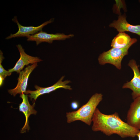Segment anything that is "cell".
Masks as SVG:
<instances>
[{
	"mask_svg": "<svg viewBox=\"0 0 140 140\" xmlns=\"http://www.w3.org/2000/svg\"><path fill=\"white\" fill-rule=\"evenodd\" d=\"M92 121L93 124L92 129L93 131H101L108 136L116 134L122 138L134 137L140 131L123 121L116 112L112 114H105L97 108Z\"/></svg>",
	"mask_w": 140,
	"mask_h": 140,
	"instance_id": "cell-1",
	"label": "cell"
},
{
	"mask_svg": "<svg viewBox=\"0 0 140 140\" xmlns=\"http://www.w3.org/2000/svg\"><path fill=\"white\" fill-rule=\"evenodd\" d=\"M101 93H95L88 102L76 111L66 113L67 123H70L76 121H81L90 125L94 113L97 107L103 99Z\"/></svg>",
	"mask_w": 140,
	"mask_h": 140,
	"instance_id": "cell-2",
	"label": "cell"
},
{
	"mask_svg": "<svg viewBox=\"0 0 140 140\" xmlns=\"http://www.w3.org/2000/svg\"><path fill=\"white\" fill-rule=\"evenodd\" d=\"M132 45L130 44L122 48L112 47L109 50L103 52L98 57L99 64L101 65L110 64L121 69L122 60L124 57L128 54V50Z\"/></svg>",
	"mask_w": 140,
	"mask_h": 140,
	"instance_id": "cell-3",
	"label": "cell"
},
{
	"mask_svg": "<svg viewBox=\"0 0 140 140\" xmlns=\"http://www.w3.org/2000/svg\"><path fill=\"white\" fill-rule=\"evenodd\" d=\"M65 76H62L60 79L55 84L52 86L47 87H40L37 85H35L34 87L36 90H27L24 94L29 95L28 96L31 100L33 99L35 101L37 98L40 95L44 94L49 93L59 88H63L66 89L72 90V88L71 86L67 84L71 82L69 80L64 81Z\"/></svg>",
	"mask_w": 140,
	"mask_h": 140,
	"instance_id": "cell-4",
	"label": "cell"
},
{
	"mask_svg": "<svg viewBox=\"0 0 140 140\" xmlns=\"http://www.w3.org/2000/svg\"><path fill=\"white\" fill-rule=\"evenodd\" d=\"M128 65L133 71L134 76L131 81L123 85L122 88L131 89L132 91L131 93L132 98L134 100L140 96V72L139 66L134 60H130Z\"/></svg>",
	"mask_w": 140,
	"mask_h": 140,
	"instance_id": "cell-5",
	"label": "cell"
},
{
	"mask_svg": "<svg viewBox=\"0 0 140 140\" xmlns=\"http://www.w3.org/2000/svg\"><path fill=\"white\" fill-rule=\"evenodd\" d=\"M54 18H52L36 27L34 26H24L21 25L18 22L16 16H14L12 20L16 23L17 25L18 30L15 33L11 34L7 37L5 39H8L13 38L20 37H26L34 34L38 32L42 31L43 28L48 24L53 22Z\"/></svg>",
	"mask_w": 140,
	"mask_h": 140,
	"instance_id": "cell-6",
	"label": "cell"
},
{
	"mask_svg": "<svg viewBox=\"0 0 140 140\" xmlns=\"http://www.w3.org/2000/svg\"><path fill=\"white\" fill-rule=\"evenodd\" d=\"M74 36L73 34L66 35L63 33L49 34L42 31L26 37L27 41H34L37 45L43 42L51 44L53 41L64 40L72 38Z\"/></svg>",
	"mask_w": 140,
	"mask_h": 140,
	"instance_id": "cell-7",
	"label": "cell"
},
{
	"mask_svg": "<svg viewBox=\"0 0 140 140\" xmlns=\"http://www.w3.org/2000/svg\"><path fill=\"white\" fill-rule=\"evenodd\" d=\"M37 66V63H34L28 65L24 70L20 71L17 79L18 82L17 86L13 89L9 90L8 93L14 96L18 94H21L24 93L26 91L29 76Z\"/></svg>",
	"mask_w": 140,
	"mask_h": 140,
	"instance_id": "cell-8",
	"label": "cell"
},
{
	"mask_svg": "<svg viewBox=\"0 0 140 140\" xmlns=\"http://www.w3.org/2000/svg\"><path fill=\"white\" fill-rule=\"evenodd\" d=\"M127 112V123L130 126L140 130V96L134 100Z\"/></svg>",
	"mask_w": 140,
	"mask_h": 140,
	"instance_id": "cell-9",
	"label": "cell"
},
{
	"mask_svg": "<svg viewBox=\"0 0 140 140\" xmlns=\"http://www.w3.org/2000/svg\"><path fill=\"white\" fill-rule=\"evenodd\" d=\"M16 46L19 52L20 57L14 67L9 69L10 72H15L19 73L22 70L25 66H27L30 64L37 63L42 61L37 57L32 56L26 53L24 49L20 44L17 45Z\"/></svg>",
	"mask_w": 140,
	"mask_h": 140,
	"instance_id": "cell-10",
	"label": "cell"
},
{
	"mask_svg": "<svg viewBox=\"0 0 140 140\" xmlns=\"http://www.w3.org/2000/svg\"><path fill=\"white\" fill-rule=\"evenodd\" d=\"M125 14L119 15L118 19L113 21L109 24V26L116 29L119 33L129 32L140 36V25H132L127 22Z\"/></svg>",
	"mask_w": 140,
	"mask_h": 140,
	"instance_id": "cell-11",
	"label": "cell"
},
{
	"mask_svg": "<svg viewBox=\"0 0 140 140\" xmlns=\"http://www.w3.org/2000/svg\"><path fill=\"white\" fill-rule=\"evenodd\" d=\"M20 97L22 98V101L19 104V110L23 113L25 117V124L20 131L21 133H23L25 132L26 130L28 131L30 129L29 125V117L31 114L36 115L37 111L34 108L35 103H34L32 105L30 104L27 94L25 95L24 93L22 94H20Z\"/></svg>",
	"mask_w": 140,
	"mask_h": 140,
	"instance_id": "cell-12",
	"label": "cell"
},
{
	"mask_svg": "<svg viewBox=\"0 0 140 140\" xmlns=\"http://www.w3.org/2000/svg\"><path fill=\"white\" fill-rule=\"evenodd\" d=\"M137 40L131 38L125 32H119L113 39L111 44L112 47L122 48L136 43Z\"/></svg>",
	"mask_w": 140,
	"mask_h": 140,
	"instance_id": "cell-13",
	"label": "cell"
},
{
	"mask_svg": "<svg viewBox=\"0 0 140 140\" xmlns=\"http://www.w3.org/2000/svg\"><path fill=\"white\" fill-rule=\"evenodd\" d=\"M116 3L114 5L113 11L116 14L119 15H121L120 10L123 8L124 10H126L125 3L124 1L122 0H115Z\"/></svg>",
	"mask_w": 140,
	"mask_h": 140,
	"instance_id": "cell-14",
	"label": "cell"
},
{
	"mask_svg": "<svg viewBox=\"0 0 140 140\" xmlns=\"http://www.w3.org/2000/svg\"><path fill=\"white\" fill-rule=\"evenodd\" d=\"M4 59L2 52L0 51V76L3 77L5 79L7 76H10L11 73L9 71H6L5 69L2 65V63Z\"/></svg>",
	"mask_w": 140,
	"mask_h": 140,
	"instance_id": "cell-15",
	"label": "cell"
},
{
	"mask_svg": "<svg viewBox=\"0 0 140 140\" xmlns=\"http://www.w3.org/2000/svg\"><path fill=\"white\" fill-rule=\"evenodd\" d=\"M71 106L72 109L73 110H76L79 108V104L78 101H74L71 103Z\"/></svg>",
	"mask_w": 140,
	"mask_h": 140,
	"instance_id": "cell-16",
	"label": "cell"
},
{
	"mask_svg": "<svg viewBox=\"0 0 140 140\" xmlns=\"http://www.w3.org/2000/svg\"><path fill=\"white\" fill-rule=\"evenodd\" d=\"M4 79L2 76H0V86L1 87L3 84Z\"/></svg>",
	"mask_w": 140,
	"mask_h": 140,
	"instance_id": "cell-17",
	"label": "cell"
},
{
	"mask_svg": "<svg viewBox=\"0 0 140 140\" xmlns=\"http://www.w3.org/2000/svg\"><path fill=\"white\" fill-rule=\"evenodd\" d=\"M136 136L138 137V140H140V131L137 134Z\"/></svg>",
	"mask_w": 140,
	"mask_h": 140,
	"instance_id": "cell-18",
	"label": "cell"
},
{
	"mask_svg": "<svg viewBox=\"0 0 140 140\" xmlns=\"http://www.w3.org/2000/svg\"><path fill=\"white\" fill-rule=\"evenodd\" d=\"M139 2L140 3V0H139Z\"/></svg>",
	"mask_w": 140,
	"mask_h": 140,
	"instance_id": "cell-19",
	"label": "cell"
}]
</instances>
